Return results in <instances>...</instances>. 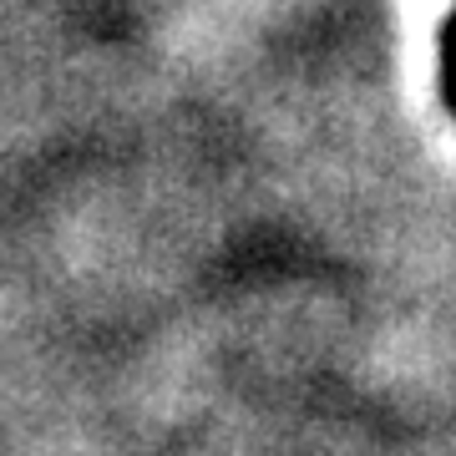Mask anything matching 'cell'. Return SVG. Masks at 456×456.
I'll list each match as a JSON object with an SVG mask.
<instances>
[{"mask_svg":"<svg viewBox=\"0 0 456 456\" xmlns=\"http://www.w3.org/2000/svg\"><path fill=\"white\" fill-rule=\"evenodd\" d=\"M441 82H446V102H452V112H456V16L441 31Z\"/></svg>","mask_w":456,"mask_h":456,"instance_id":"cell-1","label":"cell"}]
</instances>
